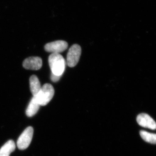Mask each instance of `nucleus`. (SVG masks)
I'll return each instance as SVG.
<instances>
[{
  "label": "nucleus",
  "mask_w": 156,
  "mask_h": 156,
  "mask_svg": "<svg viewBox=\"0 0 156 156\" xmlns=\"http://www.w3.org/2000/svg\"><path fill=\"white\" fill-rule=\"evenodd\" d=\"M48 60L52 73L57 76L62 75L66 66L65 60L63 56L59 53H52Z\"/></svg>",
  "instance_id": "1"
},
{
  "label": "nucleus",
  "mask_w": 156,
  "mask_h": 156,
  "mask_svg": "<svg viewBox=\"0 0 156 156\" xmlns=\"http://www.w3.org/2000/svg\"><path fill=\"white\" fill-rule=\"evenodd\" d=\"M54 92L53 86L51 84L46 83L41 87L37 95L35 97L41 106H45L53 98Z\"/></svg>",
  "instance_id": "2"
},
{
  "label": "nucleus",
  "mask_w": 156,
  "mask_h": 156,
  "mask_svg": "<svg viewBox=\"0 0 156 156\" xmlns=\"http://www.w3.org/2000/svg\"><path fill=\"white\" fill-rule=\"evenodd\" d=\"M34 134V129L32 127H27L23 132L17 141L18 149L21 150L26 149L29 146L32 140Z\"/></svg>",
  "instance_id": "3"
},
{
  "label": "nucleus",
  "mask_w": 156,
  "mask_h": 156,
  "mask_svg": "<svg viewBox=\"0 0 156 156\" xmlns=\"http://www.w3.org/2000/svg\"><path fill=\"white\" fill-rule=\"evenodd\" d=\"M82 50L78 44L73 45L69 50L67 55V64L70 67H74L79 62Z\"/></svg>",
  "instance_id": "4"
},
{
  "label": "nucleus",
  "mask_w": 156,
  "mask_h": 156,
  "mask_svg": "<svg viewBox=\"0 0 156 156\" xmlns=\"http://www.w3.org/2000/svg\"><path fill=\"white\" fill-rule=\"evenodd\" d=\"M67 42L63 41H57L48 43L45 46L46 51L52 53H59L63 52L68 48Z\"/></svg>",
  "instance_id": "5"
},
{
  "label": "nucleus",
  "mask_w": 156,
  "mask_h": 156,
  "mask_svg": "<svg viewBox=\"0 0 156 156\" xmlns=\"http://www.w3.org/2000/svg\"><path fill=\"white\" fill-rule=\"evenodd\" d=\"M136 122L138 125L144 128L151 130H156V123L154 120L148 115L146 113L140 114L136 117Z\"/></svg>",
  "instance_id": "6"
},
{
  "label": "nucleus",
  "mask_w": 156,
  "mask_h": 156,
  "mask_svg": "<svg viewBox=\"0 0 156 156\" xmlns=\"http://www.w3.org/2000/svg\"><path fill=\"white\" fill-rule=\"evenodd\" d=\"M23 66L27 69L37 70L42 67L41 58L39 57H29L23 61Z\"/></svg>",
  "instance_id": "7"
},
{
  "label": "nucleus",
  "mask_w": 156,
  "mask_h": 156,
  "mask_svg": "<svg viewBox=\"0 0 156 156\" xmlns=\"http://www.w3.org/2000/svg\"><path fill=\"white\" fill-rule=\"evenodd\" d=\"M40 106L41 105L37 100L36 98L33 96L27 108L26 111L27 115L29 117H31L36 114L38 111Z\"/></svg>",
  "instance_id": "8"
},
{
  "label": "nucleus",
  "mask_w": 156,
  "mask_h": 156,
  "mask_svg": "<svg viewBox=\"0 0 156 156\" xmlns=\"http://www.w3.org/2000/svg\"><path fill=\"white\" fill-rule=\"evenodd\" d=\"M15 148V143L13 140H9L0 149V156H10Z\"/></svg>",
  "instance_id": "9"
},
{
  "label": "nucleus",
  "mask_w": 156,
  "mask_h": 156,
  "mask_svg": "<svg viewBox=\"0 0 156 156\" xmlns=\"http://www.w3.org/2000/svg\"><path fill=\"white\" fill-rule=\"evenodd\" d=\"M30 91L34 97L36 96L41 90V83L38 78L35 75H33L30 78Z\"/></svg>",
  "instance_id": "10"
},
{
  "label": "nucleus",
  "mask_w": 156,
  "mask_h": 156,
  "mask_svg": "<svg viewBox=\"0 0 156 156\" xmlns=\"http://www.w3.org/2000/svg\"><path fill=\"white\" fill-rule=\"evenodd\" d=\"M140 134L144 141L152 144H156V134L149 133L147 131H140Z\"/></svg>",
  "instance_id": "11"
},
{
  "label": "nucleus",
  "mask_w": 156,
  "mask_h": 156,
  "mask_svg": "<svg viewBox=\"0 0 156 156\" xmlns=\"http://www.w3.org/2000/svg\"><path fill=\"white\" fill-rule=\"evenodd\" d=\"M62 76H57L56 75L54 74L53 73H51V80L53 81V82H58L59 80H60V78Z\"/></svg>",
  "instance_id": "12"
}]
</instances>
